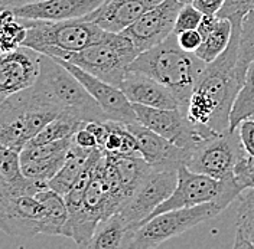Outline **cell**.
Segmentation results:
<instances>
[{
    "mask_svg": "<svg viewBox=\"0 0 254 249\" xmlns=\"http://www.w3.org/2000/svg\"><path fill=\"white\" fill-rule=\"evenodd\" d=\"M240 25L241 22L233 23L230 45L206 65L187 107V117L192 123L218 133L230 130V114L247 72L240 62Z\"/></svg>",
    "mask_w": 254,
    "mask_h": 249,
    "instance_id": "6da1fadb",
    "label": "cell"
},
{
    "mask_svg": "<svg viewBox=\"0 0 254 249\" xmlns=\"http://www.w3.org/2000/svg\"><path fill=\"white\" fill-rule=\"evenodd\" d=\"M63 108L36 81L32 87L4 98L0 104V146L22 151Z\"/></svg>",
    "mask_w": 254,
    "mask_h": 249,
    "instance_id": "7a4b0ae2",
    "label": "cell"
},
{
    "mask_svg": "<svg viewBox=\"0 0 254 249\" xmlns=\"http://www.w3.org/2000/svg\"><path fill=\"white\" fill-rule=\"evenodd\" d=\"M206 65L195 53L179 47L176 35L172 33L162 44L142 52L131 62L128 71L142 72L163 84L187 114L190 95Z\"/></svg>",
    "mask_w": 254,
    "mask_h": 249,
    "instance_id": "3957f363",
    "label": "cell"
},
{
    "mask_svg": "<svg viewBox=\"0 0 254 249\" xmlns=\"http://www.w3.org/2000/svg\"><path fill=\"white\" fill-rule=\"evenodd\" d=\"M19 19L28 29L22 47L32 48L44 55L64 61H68L72 53L97 44L107 33L100 25L84 17L68 20Z\"/></svg>",
    "mask_w": 254,
    "mask_h": 249,
    "instance_id": "277c9868",
    "label": "cell"
},
{
    "mask_svg": "<svg viewBox=\"0 0 254 249\" xmlns=\"http://www.w3.org/2000/svg\"><path fill=\"white\" fill-rule=\"evenodd\" d=\"M38 82L52 95L65 115L84 123L109 120L87 88L55 58L42 53Z\"/></svg>",
    "mask_w": 254,
    "mask_h": 249,
    "instance_id": "5b68a950",
    "label": "cell"
},
{
    "mask_svg": "<svg viewBox=\"0 0 254 249\" xmlns=\"http://www.w3.org/2000/svg\"><path fill=\"white\" fill-rule=\"evenodd\" d=\"M243 192L244 189L238 185L236 179L218 180L208 174L190 171L185 164H182L178 170V185L174 193L159 204L147 220L166 210L192 207L204 203H214L224 210Z\"/></svg>",
    "mask_w": 254,
    "mask_h": 249,
    "instance_id": "8992f818",
    "label": "cell"
},
{
    "mask_svg": "<svg viewBox=\"0 0 254 249\" xmlns=\"http://www.w3.org/2000/svg\"><path fill=\"white\" fill-rule=\"evenodd\" d=\"M139 55V49L123 32H107L97 44L72 53L68 62L120 88L130 65Z\"/></svg>",
    "mask_w": 254,
    "mask_h": 249,
    "instance_id": "52a82bcc",
    "label": "cell"
},
{
    "mask_svg": "<svg viewBox=\"0 0 254 249\" xmlns=\"http://www.w3.org/2000/svg\"><path fill=\"white\" fill-rule=\"evenodd\" d=\"M117 212L119 206L111 196L110 183L104 170L103 151V156L95 166L94 176L88 185L82 206L75 215L68 218L64 236L71 238L79 248H88L98 223Z\"/></svg>",
    "mask_w": 254,
    "mask_h": 249,
    "instance_id": "ba28073f",
    "label": "cell"
},
{
    "mask_svg": "<svg viewBox=\"0 0 254 249\" xmlns=\"http://www.w3.org/2000/svg\"><path fill=\"white\" fill-rule=\"evenodd\" d=\"M246 154L238 128L215 131L196 144L185 166L190 171L208 174L218 180L236 179V167Z\"/></svg>",
    "mask_w": 254,
    "mask_h": 249,
    "instance_id": "9c48e42d",
    "label": "cell"
},
{
    "mask_svg": "<svg viewBox=\"0 0 254 249\" xmlns=\"http://www.w3.org/2000/svg\"><path fill=\"white\" fill-rule=\"evenodd\" d=\"M222 210L214 203H204L192 207L166 210L150 218L131 238L127 248L152 249L163 242L192 229L193 226L215 218Z\"/></svg>",
    "mask_w": 254,
    "mask_h": 249,
    "instance_id": "30bf717a",
    "label": "cell"
},
{
    "mask_svg": "<svg viewBox=\"0 0 254 249\" xmlns=\"http://www.w3.org/2000/svg\"><path fill=\"white\" fill-rule=\"evenodd\" d=\"M178 170L179 169L153 167L133 196L119 210L133 236L159 204L174 193L178 185Z\"/></svg>",
    "mask_w": 254,
    "mask_h": 249,
    "instance_id": "8fae6325",
    "label": "cell"
},
{
    "mask_svg": "<svg viewBox=\"0 0 254 249\" xmlns=\"http://www.w3.org/2000/svg\"><path fill=\"white\" fill-rule=\"evenodd\" d=\"M133 109L140 124L187 149L190 156L199 141L215 133L206 125L192 123L181 109L155 108L142 104H133Z\"/></svg>",
    "mask_w": 254,
    "mask_h": 249,
    "instance_id": "7c38bea8",
    "label": "cell"
},
{
    "mask_svg": "<svg viewBox=\"0 0 254 249\" xmlns=\"http://www.w3.org/2000/svg\"><path fill=\"white\" fill-rule=\"evenodd\" d=\"M182 6L184 3L181 0H163L139 17L133 25L125 29L123 33L133 41L142 53L162 44L174 33L176 17Z\"/></svg>",
    "mask_w": 254,
    "mask_h": 249,
    "instance_id": "4fadbf2b",
    "label": "cell"
},
{
    "mask_svg": "<svg viewBox=\"0 0 254 249\" xmlns=\"http://www.w3.org/2000/svg\"><path fill=\"white\" fill-rule=\"evenodd\" d=\"M44 204L36 195L0 196V228L15 238L42 234Z\"/></svg>",
    "mask_w": 254,
    "mask_h": 249,
    "instance_id": "5bb4252c",
    "label": "cell"
},
{
    "mask_svg": "<svg viewBox=\"0 0 254 249\" xmlns=\"http://www.w3.org/2000/svg\"><path fill=\"white\" fill-rule=\"evenodd\" d=\"M57 61L63 63L64 66L87 88V91L91 94L93 98L100 104V107L103 108L109 120L125 123V124L139 123L136 112L133 109V104L119 87H114L103 79L97 78L95 75L84 71L75 63L63 61V59H57Z\"/></svg>",
    "mask_w": 254,
    "mask_h": 249,
    "instance_id": "9a60e30c",
    "label": "cell"
},
{
    "mask_svg": "<svg viewBox=\"0 0 254 249\" xmlns=\"http://www.w3.org/2000/svg\"><path fill=\"white\" fill-rule=\"evenodd\" d=\"M42 53L28 47L1 53L0 61V100L32 87L41 72Z\"/></svg>",
    "mask_w": 254,
    "mask_h": 249,
    "instance_id": "2e32d148",
    "label": "cell"
},
{
    "mask_svg": "<svg viewBox=\"0 0 254 249\" xmlns=\"http://www.w3.org/2000/svg\"><path fill=\"white\" fill-rule=\"evenodd\" d=\"M127 127L136 136L140 154L150 166L179 169L182 164H187L190 158V151L187 149L165 139L140 123H131Z\"/></svg>",
    "mask_w": 254,
    "mask_h": 249,
    "instance_id": "e0dca14e",
    "label": "cell"
},
{
    "mask_svg": "<svg viewBox=\"0 0 254 249\" xmlns=\"http://www.w3.org/2000/svg\"><path fill=\"white\" fill-rule=\"evenodd\" d=\"M162 1L163 0H109L90 15L84 16V19L93 20L104 31L120 33Z\"/></svg>",
    "mask_w": 254,
    "mask_h": 249,
    "instance_id": "ac0fdd59",
    "label": "cell"
},
{
    "mask_svg": "<svg viewBox=\"0 0 254 249\" xmlns=\"http://www.w3.org/2000/svg\"><path fill=\"white\" fill-rule=\"evenodd\" d=\"M120 90L126 94L131 104H142L155 108L181 109L178 100L169 88L142 72L128 71Z\"/></svg>",
    "mask_w": 254,
    "mask_h": 249,
    "instance_id": "d6986e66",
    "label": "cell"
},
{
    "mask_svg": "<svg viewBox=\"0 0 254 249\" xmlns=\"http://www.w3.org/2000/svg\"><path fill=\"white\" fill-rule=\"evenodd\" d=\"M106 0H44L10 9L23 19L33 20H68L84 17L98 9Z\"/></svg>",
    "mask_w": 254,
    "mask_h": 249,
    "instance_id": "ffe728a7",
    "label": "cell"
},
{
    "mask_svg": "<svg viewBox=\"0 0 254 249\" xmlns=\"http://www.w3.org/2000/svg\"><path fill=\"white\" fill-rule=\"evenodd\" d=\"M48 187L47 182L25 176L19 151L0 146V196L36 195Z\"/></svg>",
    "mask_w": 254,
    "mask_h": 249,
    "instance_id": "44dd1931",
    "label": "cell"
},
{
    "mask_svg": "<svg viewBox=\"0 0 254 249\" xmlns=\"http://www.w3.org/2000/svg\"><path fill=\"white\" fill-rule=\"evenodd\" d=\"M133 235L127 226L125 218L117 212L110 218L98 223L94 235L88 244L90 249L127 248Z\"/></svg>",
    "mask_w": 254,
    "mask_h": 249,
    "instance_id": "7402d4cb",
    "label": "cell"
},
{
    "mask_svg": "<svg viewBox=\"0 0 254 249\" xmlns=\"http://www.w3.org/2000/svg\"><path fill=\"white\" fill-rule=\"evenodd\" d=\"M36 198L44 204V225L42 234L49 236H64V231L69 218L65 198L52 189H45L36 193Z\"/></svg>",
    "mask_w": 254,
    "mask_h": 249,
    "instance_id": "603a6c76",
    "label": "cell"
},
{
    "mask_svg": "<svg viewBox=\"0 0 254 249\" xmlns=\"http://www.w3.org/2000/svg\"><path fill=\"white\" fill-rule=\"evenodd\" d=\"M93 151H94V149L87 150V149H82L74 143L68 156H66L64 166L61 167V170L49 180V183H48L49 189H52V190L58 192L60 195L65 196L68 193V190L78 180V177L84 171V167H85V164H87V161H88Z\"/></svg>",
    "mask_w": 254,
    "mask_h": 249,
    "instance_id": "cb8c5ba5",
    "label": "cell"
},
{
    "mask_svg": "<svg viewBox=\"0 0 254 249\" xmlns=\"http://www.w3.org/2000/svg\"><path fill=\"white\" fill-rule=\"evenodd\" d=\"M236 223L234 248L254 249V187L246 189L240 196Z\"/></svg>",
    "mask_w": 254,
    "mask_h": 249,
    "instance_id": "d4e9b609",
    "label": "cell"
},
{
    "mask_svg": "<svg viewBox=\"0 0 254 249\" xmlns=\"http://www.w3.org/2000/svg\"><path fill=\"white\" fill-rule=\"evenodd\" d=\"M233 35V22L228 19H218V23L215 29L211 32L208 36L204 38L201 47L195 52L198 58H201L206 63L215 61L222 52L228 48Z\"/></svg>",
    "mask_w": 254,
    "mask_h": 249,
    "instance_id": "484cf974",
    "label": "cell"
},
{
    "mask_svg": "<svg viewBox=\"0 0 254 249\" xmlns=\"http://www.w3.org/2000/svg\"><path fill=\"white\" fill-rule=\"evenodd\" d=\"M254 114V59L250 62L246 79L241 91L238 93L237 100L230 114V130H237L238 125L244 120L250 118Z\"/></svg>",
    "mask_w": 254,
    "mask_h": 249,
    "instance_id": "4316f807",
    "label": "cell"
},
{
    "mask_svg": "<svg viewBox=\"0 0 254 249\" xmlns=\"http://www.w3.org/2000/svg\"><path fill=\"white\" fill-rule=\"evenodd\" d=\"M85 124L87 123L81 121L78 118L63 114L58 118H55L54 121H51L48 125H45L26 146L47 144V143H52V141L66 139V137H72L79 128Z\"/></svg>",
    "mask_w": 254,
    "mask_h": 249,
    "instance_id": "83f0119b",
    "label": "cell"
},
{
    "mask_svg": "<svg viewBox=\"0 0 254 249\" xmlns=\"http://www.w3.org/2000/svg\"><path fill=\"white\" fill-rule=\"evenodd\" d=\"M0 22H1V31H0L1 32V39H0L1 53L15 50L19 47H22L26 39L28 29L20 22V19L13 13V10L3 9Z\"/></svg>",
    "mask_w": 254,
    "mask_h": 249,
    "instance_id": "f1b7e54d",
    "label": "cell"
},
{
    "mask_svg": "<svg viewBox=\"0 0 254 249\" xmlns=\"http://www.w3.org/2000/svg\"><path fill=\"white\" fill-rule=\"evenodd\" d=\"M66 156L68 154H61V156L51 157V158H39V160L25 161V163H22V170L25 173V176H28L29 179L49 183V180L61 170V167L66 160Z\"/></svg>",
    "mask_w": 254,
    "mask_h": 249,
    "instance_id": "f546056e",
    "label": "cell"
},
{
    "mask_svg": "<svg viewBox=\"0 0 254 249\" xmlns=\"http://www.w3.org/2000/svg\"><path fill=\"white\" fill-rule=\"evenodd\" d=\"M254 59V9L243 17L240 25V62L249 68Z\"/></svg>",
    "mask_w": 254,
    "mask_h": 249,
    "instance_id": "4dcf8cb0",
    "label": "cell"
},
{
    "mask_svg": "<svg viewBox=\"0 0 254 249\" xmlns=\"http://www.w3.org/2000/svg\"><path fill=\"white\" fill-rule=\"evenodd\" d=\"M202 16H204V13L199 9H196L192 3H184V6L181 7L178 17H176L174 33L178 35L184 31L198 29Z\"/></svg>",
    "mask_w": 254,
    "mask_h": 249,
    "instance_id": "1f68e13d",
    "label": "cell"
},
{
    "mask_svg": "<svg viewBox=\"0 0 254 249\" xmlns=\"http://www.w3.org/2000/svg\"><path fill=\"white\" fill-rule=\"evenodd\" d=\"M254 9V0H225L217 16L228 19L233 23L241 22L243 17Z\"/></svg>",
    "mask_w": 254,
    "mask_h": 249,
    "instance_id": "d6a6232c",
    "label": "cell"
},
{
    "mask_svg": "<svg viewBox=\"0 0 254 249\" xmlns=\"http://www.w3.org/2000/svg\"><path fill=\"white\" fill-rule=\"evenodd\" d=\"M176 38H178L179 47L182 48V49H185L187 52H192V53H195L198 50V48L201 47V44L204 41L202 35L199 33L198 29L181 32V33L176 35Z\"/></svg>",
    "mask_w": 254,
    "mask_h": 249,
    "instance_id": "836d02e7",
    "label": "cell"
},
{
    "mask_svg": "<svg viewBox=\"0 0 254 249\" xmlns=\"http://www.w3.org/2000/svg\"><path fill=\"white\" fill-rule=\"evenodd\" d=\"M240 137L246 151L254 157V118H247L238 125Z\"/></svg>",
    "mask_w": 254,
    "mask_h": 249,
    "instance_id": "e575fe53",
    "label": "cell"
},
{
    "mask_svg": "<svg viewBox=\"0 0 254 249\" xmlns=\"http://www.w3.org/2000/svg\"><path fill=\"white\" fill-rule=\"evenodd\" d=\"M74 143L79 147H82V149H87V150H93V149L100 147L95 136L90 130L85 128V125L81 127L78 131L74 134Z\"/></svg>",
    "mask_w": 254,
    "mask_h": 249,
    "instance_id": "d590c367",
    "label": "cell"
},
{
    "mask_svg": "<svg viewBox=\"0 0 254 249\" xmlns=\"http://www.w3.org/2000/svg\"><path fill=\"white\" fill-rule=\"evenodd\" d=\"M85 128L90 130L95 136V139L98 141L100 149L104 147L107 136H109V127H107V121H88L85 124Z\"/></svg>",
    "mask_w": 254,
    "mask_h": 249,
    "instance_id": "8d00e7d4",
    "label": "cell"
},
{
    "mask_svg": "<svg viewBox=\"0 0 254 249\" xmlns=\"http://www.w3.org/2000/svg\"><path fill=\"white\" fill-rule=\"evenodd\" d=\"M225 0H192L190 3L204 15H217Z\"/></svg>",
    "mask_w": 254,
    "mask_h": 249,
    "instance_id": "74e56055",
    "label": "cell"
},
{
    "mask_svg": "<svg viewBox=\"0 0 254 249\" xmlns=\"http://www.w3.org/2000/svg\"><path fill=\"white\" fill-rule=\"evenodd\" d=\"M218 19H220V17H218L217 15L202 16L201 23H199V26H198V31H199V33L202 35V38L208 36L211 32L215 29V26H217V23H218Z\"/></svg>",
    "mask_w": 254,
    "mask_h": 249,
    "instance_id": "f35d334b",
    "label": "cell"
},
{
    "mask_svg": "<svg viewBox=\"0 0 254 249\" xmlns=\"http://www.w3.org/2000/svg\"><path fill=\"white\" fill-rule=\"evenodd\" d=\"M38 1H44V0H0V6L3 10V9H15V7H20V6L38 3Z\"/></svg>",
    "mask_w": 254,
    "mask_h": 249,
    "instance_id": "ab89813d",
    "label": "cell"
},
{
    "mask_svg": "<svg viewBox=\"0 0 254 249\" xmlns=\"http://www.w3.org/2000/svg\"><path fill=\"white\" fill-rule=\"evenodd\" d=\"M181 1H182V3H190L192 0H181Z\"/></svg>",
    "mask_w": 254,
    "mask_h": 249,
    "instance_id": "60d3db41",
    "label": "cell"
},
{
    "mask_svg": "<svg viewBox=\"0 0 254 249\" xmlns=\"http://www.w3.org/2000/svg\"><path fill=\"white\" fill-rule=\"evenodd\" d=\"M250 118H254V114H253V115H252V117H250Z\"/></svg>",
    "mask_w": 254,
    "mask_h": 249,
    "instance_id": "b9f144b4",
    "label": "cell"
},
{
    "mask_svg": "<svg viewBox=\"0 0 254 249\" xmlns=\"http://www.w3.org/2000/svg\"><path fill=\"white\" fill-rule=\"evenodd\" d=\"M252 187H254V182H253V186H252Z\"/></svg>",
    "mask_w": 254,
    "mask_h": 249,
    "instance_id": "7bdbcfd3",
    "label": "cell"
},
{
    "mask_svg": "<svg viewBox=\"0 0 254 249\" xmlns=\"http://www.w3.org/2000/svg\"><path fill=\"white\" fill-rule=\"evenodd\" d=\"M106 1H109V0H106ZM106 1H104V3H106Z\"/></svg>",
    "mask_w": 254,
    "mask_h": 249,
    "instance_id": "ee69618b",
    "label": "cell"
}]
</instances>
